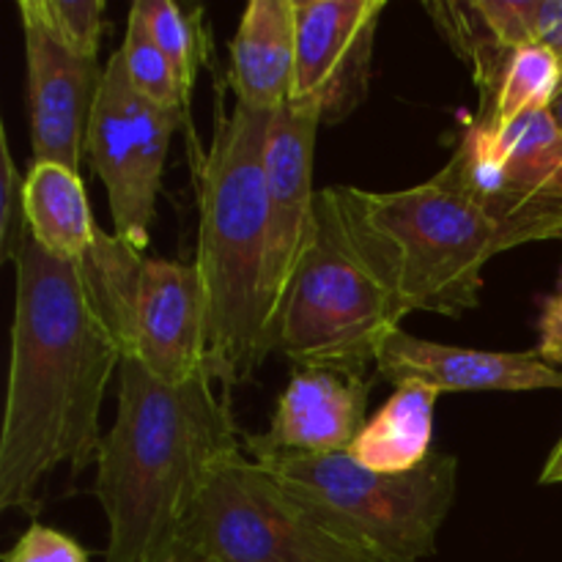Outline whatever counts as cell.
<instances>
[{
  "label": "cell",
  "mask_w": 562,
  "mask_h": 562,
  "mask_svg": "<svg viewBox=\"0 0 562 562\" xmlns=\"http://www.w3.org/2000/svg\"><path fill=\"white\" fill-rule=\"evenodd\" d=\"M541 483H562V439L558 445H554V450L549 453L547 459V467H543L541 472Z\"/></svg>",
  "instance_id": "cell-26"
},
{
  "label": "cell",
  "mask_w": 562,
  "mask_h": 562,
  "mask_svg": "<svg viewBox=\"0 0 562 562\" xmlns=\"http://www.w3.org/2000/svg\"><path fill=\"white\" fill-rule=\"evenodd\" d=\"M439 173L488 214L505 250L562 239V126L552 110L505 130L475 121Z\"/></svg>",
  "instance_id": "cell-8"
},
{
  "label": "cell",
  "mask_w": 562,
  "mask_h": 562,
  "mask_svg": "<svg viewBox=\"0 0 562 562\" xmlns=\"http://www.w3.org/2000/svg\"><path fill=\"white\" fill-rule=\"evenodd\" d=\"M439 393L428 384L406 382L393 387L387 404L368 417L349 456L371 472L401 475L434 453V409Z\"/></svg>",
  "instance_id": "cell-17"
},
{
  "label": "cell",
  "mask_w": 562,
  "mask_h": 562,
  "mask_svg": "<svg viewBox=\"0 0 562 562\" xmlns=\"http://www.w3.org/2000/svg\"><path fill=\"white\" fill-rule=\"evenodd\" d=\"M228 393L212 373L165 384L137 360L119 368V409L97 456V494L108 519L104 562H151L176 532L214 467L241 448Z\"/></svg>",
  "instance_id": "cell-2"
},
{
  "label": "cell",
  "mask_w": 562,
  "mask_h": 562,
  "mask_svg": "<svg viewBox=\"0 0 562 562\" xmlns=\"http://www.w3.org/2000/svg\"><path fill=\"white\" fill-rule=\"evenodd\" d=\"M376 373L393 387L420 382L442 393H532L562 390V371L536 351H483L398 333L384 344Z\"/></svg>",
  "instance_id": "cell-14"
},
{
  "label": "cell",
  "mask_w": 562,
  "mask_h": 562,
  "mask_svg": "<svg viewBox=\"0 0 562 562\" xmlns=\"http://www.w3.org/2000/svg\"><path fill=\"white\" fill-rule=\"evenodd\" d=\"M143 252L99 231L80 261L27 241L16 269L0 508L33 510L58 467L80 475L102 448L104 395L130 355Z\"/></svg>",
  "instance_id": "cell-1"
},
{
  "label": "cell",
  "mask_w": 562,
  "mask_h": 562,
  "mask_svg": "<svg viewBox=\"0 0 562 562\" xmlns=\"http://www.w3.org/2000/svg\"><path fill=\"white\" fill-rule=\"evenodd\" d=\"M547 366L562 368V289L543 302L541 322H538V349Z\"/></svg>",
  "instance_id": "cell-25"
},
{
  "label": "cell",
  "mask_w": 562,
  "mask_h": 562,
  "mask_svg": "<svg viewBox=\"0 0 562 562\" xmlns=\"http://www.w3.org/2000/svg\"><path fill=\"white\" fill-rule=\"evenodd\" d=\"M3 562H91L86 549L66 532L33 521L14 547L3 554Z\"/></svg>",
  "instance_id": "cell-24"
},
{
  "label": "cell",
  "mask_w": 562,
  "mask_h": 562,
  "mask_svg": "<svg viewBox=\"0 0 562 562\" xmlns=\"http://www.w3.org/2000/svg\"><path fill=\"white\" fill-rule=\"evenodd\" d=\"M170 562H206V560H195V558H187V554L176 552V549H173V554H170Z\"/></svg>",
  "instance_id": "cell-29"
},
{
  "label": "cell",
  "mask_w": 562,
  "mask_h": 562,
  "mask_svg": "<svg viewBox=\"0 0 562 562\" xmlns=\"http://www.w3.org/2000/svg\"><path fill=\"white\" fill-rule=\"evenodd\" d=\"M31 239L60 261H80L99 239L80 173L58 162H31L25 173Z\"/></svg>",
  "instance_id": "cell-18"
},
{
  "label": "cell",
  "mask_w": 562,
  "mask_h": 562,
  "mask_svg": "<svg viewBox=\"0 0 562 562\" xmlns=\"http://www.w3.org/2000/svg\"><path fill=\"white\" fill-rule=\"evenodd\" d=\"M398 305L355 256L316 195V234L278 322V351L305 371L371 379L384 344L401 329Z\"/></svg>",
  "instance_id": "cell-6"
},
{
  "label": "cell",
  "mask_w": 562,
  "mask_h": 562,
  "mask_svg": "<svg viewBox=\"0 0 562 562\" xmlns=\"http://www.w3.org/2000/svg\"><path fill=\"white\" fill-rule=\"evenodd\" d=\"M272 113L236 102L217 88L212 140L195 157L198 256L209 305V373L231 390L256 376L278 351V313L269 283V223L263 146Z\"/></svg>",
  "instance_id": "cell-3"
},
{
  "label": "cell",
  "mask_w": 562,
  "mask_h": 562,
  "mask_svg": "<svg viewBox=\"0 0 562 562\" xmlns=\"http://www.w3.org/2000/svg\"><path fill=\"white\" fill-rule=\"evenodd\" d=\"M245 453L349 547L376 562H423L459 497V459L434 450L417 470L382 475L344 453L311 456L245 448Z\"/></svg>",
  "instance_id": "cell-5"
},
{
  "label": "cell",
  "mask_w": 562,
  "mask_h": 562,
  "mask_svg": "<svg viewBox=\"0 0 562 562\" xmlns=\"http://www.w3.org/2000/svg\"><path fill=\"white\" fill-rule=\"evenodd\" d=\"M27 64L33 162H58L80 173L91 110L104 66L60 47L36 20L22 16Z\"/></svg>",
  "instance_id": "cell-13"
},
{
  "label": "cell",
  "mask_w": 562,
  "mask_h": 562,
  "mask_svg": "<svg viewBox=\"0 0 562 562\" xmlns=\"http://www.w3.org/2000/svg\"><path fill=\"white\" fill-rule=\"evenodd\" d=\"M384 0H294L296 66L291 102L340 124L368 99Z\"/></svg>",
  "instance_id": "cell-10"
},
{
  "label": "cell",
  "mask_w": 562,
  "mask_h": 562,
  "mask_svg": "<svg viewBox=\"0 0 562 562\" xmlns=\"http://www.w3.org/2000/svg\"><path fill=\"white\" fill-rule=\"evenodd\" d=\"M132 5L143 16L148 33L159 44L165 58L173 66L181 97H184L187 108H190L198 71H201V66H206L209 58V33L206 22H203V11H187L176 5L173 0H137Z\"/></svg>",
  "instance_id": "cell-20"
},
{
  "label": "cell",
  "mask_w": 562,
  "mask_h": 562,
  "mask_svg": "<svg viewBox=\"0 0 562 562\" xmlns=\"http://www.w3.org/2000/svg\"><path fill=\"white\" fill-rule=\"evenodd\" d=\"M318 195L401 316L459 318L481 305L483 269L505 247L497 225L448 176L395 192L327 187Z\"/></svg>",
  "instance_id": "cell-4"
},
{
  "label": "cell",
  "mask_w": 562,
  "mask_h": 562,
  "mask_svg": "<svg viewBox=\"0 0 562 562\" xmlns=\"http://www.w3.org/2000/svg\"><path fill=\"white\" fill-rule=\"evenodd\" d=\"M173 549L206 562H376L335 538L245 450L214 467Z\"/></svg>",
  "instance_id": "cell-7"
},
{
  "label": "cell",
  "mask_w": 562,
  "mask_h": 562,
  "mask_svg": "<svg viewBox=\"0 0 562 562\" xmlns=\"http://www.w3.org/2000/svg\"><path fill=\"white\" fill-rule=\"evenodd\" d=\"M552 115H554V121L562 126V86H560L558 99H554V104H552Z\"/></svg>",
  "instance_id": "cell-28"
},
{
  "label": "cell",
  "mask_w": 562,
  "mask_h": 562,
  "mask_svg": "<svg viewBox=\"0 0 562 562\" xmlns=\"http://www.w3.org/2000/svg\"><path fill=\"white\" fill-rule=\"evenodd\" d=\"M322 119L311 104L289 102L272 113L263 146V184H267L272 250H269V283L274 313L280 322L285 291L307 256L316 234V195L313 190V157Z\"/></svg>",
  "instance_id": "cell-12"
},
{
  "label": "cell",
  "mask_w": 562,
  "mask_h": 562,
  "mask_svg": "<svg viewBox=\"0 0 562 562\" xmlns=\"http://www.w3.org/2000/svg\"><path fill=\"white\" fill-rule=\"evenodd\" d=\"M119 55L121 60H124L126 77H130L137 97L157 104V108L181 113V119H184L187 124L190 108H187L184 97H181V88L173 75V66H170V60L165 58L159 44L154 42V36L148 33L146 22H143V16L137 14L135 5L130 9V20H126V33H124V42H121L119 47ZM187 130H190V124H187Z\"/></svg>",
  "instance_id": "cell-21"
},
{
  "label": "cell",
  "mask_w": 562,
  "mask_h": 562,
  "mask_svg": "<svg viewBox=\"0 0 562 562\" xmlns=\"http://www.w3.org/2000/svg\"><path fill=\"white\" fill-rule=\"evenodd\" d=\"M31 241L27 223L25 176L11 154L9 135L0 126V258L3 263H16Z\"/></svg>",
  "instance_id": "cell-23"
},
{
  "label": "cell",
  "mask_w": 562,
  "mask_h": 562,
  "mask_svg": "<svg viewBox=\"0 0 562 562\" xmlns=\"http://www.w3.org/2000/svg\"><path fill=\"white\" fill-rule=\"evenodd\" d=\"M179 124L181 113L137 97L115 49L88 121L86 154L108 192L113 236L137 252L151 241L165 159Z\"/></svg>",
  "instance_id": "cell-9"
},
{
  "label": "cell",
  "mask_w": 562,
  "mask_h": 562,
  "mask_svg": "<svg viewBox=\"0 0 562 562\" xmlns=\"http://www.w3.org/2000/svg\"><path fill=\"white\" fill-rule=\"evenodd\" d=\"M170 554H173V549H168V552H162V554H157V558H154L151 562H170Z\"/></svg>",
  "instance_id": "cell-30"
},
{
  "label": "cell",
  "mask_w": 562,
  "mask_h": 562,
  "mask_svg": "<svg viewBox=\"0 0 562 562\" xmlns=\"http://www.w3.org/2000/svg\"><path fill=\"white\" fill-rule=\"evenodd\" d=\"M560 86L562 60L552 49L541 47V44L516 49L508 69H505L497 97L486 110L477 113L475 121L488 130H505L525 115L538 113V110H552Z\"/></svg>",
  "instance_id": "cell-19"
},
{
  "label": "cell",
  "mask_w": 562,
  "mask_h": 562,
  "mask_svg": "<svg viewBox=\"0 0 562 562\" xmlns=\"http://www.w3.org/2000/svg\"><path fill=\"white\" fill-rule=\"evenodd\" d=\"M373 379H344L329 371L296 368L280 393L267 434H245L241 448L285 453H344L368 417Z\"/></svg>",
  "instance_id": "cell-15"
},
{
  "label": "cell",
  "mask_w": 562,
  "mask_h": 562,
  "mask_svg": "<svg viewBox=\"0 0 562 562\" xmlns=\"http://www.w3.org/2000/svg\"><path fill=\"white\" fill-rule=\"evenodd\" d=\"M16 11L36 20L60 47L97 58L104 36V0H20Z\"/></svg>",
  "instance_id": "cell-22"
},
{
  "label": "cell",
  "mask_w": 562,
  "mask_h": 562,
  "mask_svg": "<svg viewBox=\"0 0 562 562\" xmlns=\"http://www.w3.org/2000/svg\"><path fill=\"white\" fill-rule=\"evenodd\" d=\"M541 47L552 49V53L558 55V58L562 60V16H560V20H558V25L552 27V33H549V36H547V42H543Z\"/></svg>",
  "instance_id": "cell-27"
},
{
  "label": "cell",
  "mask_w": 562,
  "mask_h": 562,
  "mask_svg": "<svg viewBox=\"0 0 562 562\" xmlns=\"http://www.w3.org/2000/svg\"><path fill=\"white\" fill-rule=\"evenodd\" d=\"M126 357L165 384L209 373V305L195 261H143Z\"/></svg>",
  "instance_id": "cell-11"
},
{
  "label": "cell",
  "mask_w": 562,
  "mask_h": 562,
  "mask_svg": "<svg viewBox=\"0 0 562 562\" xmlns=\"http://www.w3.org/2000/svg\"><path fill=\"white\" fill-rule=\"evenodd\" d=\"M294 66V0H250L231 38L228 86L236 102L258 113H278L291 102Z\"/></svg>",
  "instance_id": "cell-16"
}]
</instances>
